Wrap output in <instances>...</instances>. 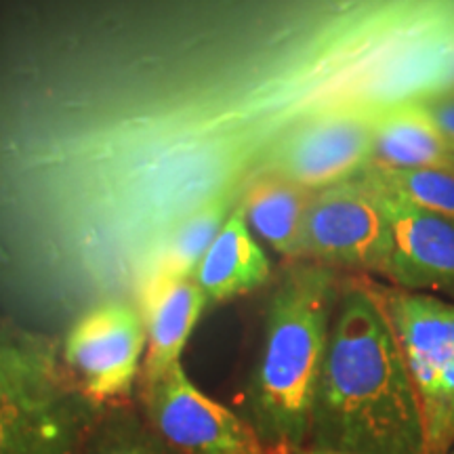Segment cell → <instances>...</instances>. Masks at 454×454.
Here are the masks:
<instances>
[{
  "instance_id": "52a82bcc",
  "label": "cell",
  "mask_w": 454,
  "mask_h": 454,
  "mask_svg": "<svg viewBox=\"0 0 454 454\" xmlns=\"http://www.w3.org/2000/svg\"><path fill=\"white\" fill-rule=\"evenodd\" d=\"M145 345L141 311L107 301L74 322L64 343V360L76 374L82 395L93 404H106L130 394Z\"/></svg>"
},
{
  "instance_id": "30bf717a",
  "label": "cell",
  "mask_w": 454,
  "mask_h": 454,
  "mask_svg": "<svg viewBox=\"0 0 454 454\" xmlns=\"http://www.w3.org/2000/svg\"><path fill=\"white\" fill-rule=\"evenodd\" d=\"M208 299L194 278L152 271L141 291V317L145 326V383L156 381L181 364L187 340L200 320Z\"/></svg>"
},
{
  "instance_id": "e0dca14e",
  "label": "cell",
  "mask_w": 454,
  "mask_h": 454,
  "mask_svg": "<svg viewBox=\"0 0 454 454\" xmlns=\"http://www.w3.org/2000/svg\"><path fill=\"white\" fill-rule=\"evenodd\" d=\"M82 431V417L76 404L64 402L41 425L30 442L21 448L20 454H72L76 450L78 438Z\"/></svg>"
},
{
  "instance_id": "277c9868",
  "label": "cell",
  "mask_w": 454,
  "mask_h": 454,
  "mask_svg": "<svg viewBox=\"0 0 454 454\" xmlns=\"http://www.w3.org/2000/svg\"><path fill=\"white\" fill-rule=\"evenodd\" d=\"M394 236L377 194L362 177L316 192L303 230V259L387 276Z\"/></svg>"
},
{
  "instance_id": "5bb4252c",
  "label": "cell",
  "mask_w": 454,
  "mask_h": 454,
  "mask_svg": "<svg viewBox=\"0 0 454 454\" xmlns=\"http://www.w3.org/2000/svg\"><path fill=\"white\" fill-rule=\"evenodd\" d=\"M234 207L236 204H231V198L219 196L207 200L194 213L187 215L168 234L152 271L179 278L194 276L198 263L211 248L215 238L219 236L221 227L225 225Z\"/></svg>"
},
{
  "instance_id": "6da1fadb",
  "label": "cell",
  "mask_w": 454,
  "mask_h": 454,
  "mask_svg": "<svg viewBox=\"0 0 454 454\" xmlns=\"http://www.w3.org/2000/svg\"><path fill=\"white\" fill-rule=\"evenodd\" d=\"M309 450L427 454L421 406L387 314L371 284L339 294Z\"/></svg>"
},
{
  "instance_id": "8fae6325",
  "label": "cell",
  "mask_w": 454,
  "mask_h": 454,
  "mask_svg": "<svg viewBox=\"0 0 454 454\" xmlns=\"http://www.w3.org/2000/svg\"><path fill=\"white\" fill-rule=\"evenodd\" d=\"M271 276V263L242 208L234 207L219 236L194 271V280L213 303H223L263 286Z\"/></svg>"
},
{
  "instance_id": "ba28073f",
  "label": "cell",
  "mask_w": 454,
  "mask_h": 454,
  "mask_svg": "<svg viewBox=\"0 0 454 454\" xmlns=\"http://www.w3.org/2000/svg\"><path fill=\"white\" fill-rule=\"evenodd\" d=\"M362 179L377 194L394 236V253L385 278L402 291L454 294V221L425 211L366 177Z\"/></svg>"
},
{
  "instance_id": "8992f818",
  "label": "cell",
  "mask_w": 454,
  "mask_h": 454,
  "mask_svg": "<svg viewBox=\"0 0 454 454\" xmlns=\"http://www.w3.org/2000/svg\"><path fill=\"white\" fill-rule=\"evenodd\" d=\"M145 411L150 427L181 454H271L251 421L198 389L181 364L145 383Z\"/></svg>"
},
{
  "instance_id": "3957f363",
  "label": "cell",
  "mask_w": 454,
  "mask_h": 454,
  "mask_svg": "<svg viewBox=\"0 0 454 454\" xmlns=\"http://www.w3.org/2000/svg\"><path fill=\"white\" fill-rule=\"evenodd\" d=\"M404 356L421 406L427 454L454 446V301L372 286Z\"/></svg>"
},
{
  "instance_id": "7c38bea8",
  "label": "cell",
  "mask_w": 454,
  "mask_h": 454,
  "mask_svg": "<svg viewBox=\"0 0 454 454\" xmlns=\"http://www.w3.org/2000/svg\"><path fill=\"white\" fill-rule=\"evenodd\" d=\"M316 192L282 175L261 170L244 190L242 208L251 230L278 254L303 259V230Z\"/></svg>"
},
{
  "instance_id": "9c48e42d",
  "label": "cell",
  "mask_w": 454,
  "mask_h": 454,
  "mask_svg": "<svg viewBox=\"0 0 454 454\" xmlns=\"http://www.w3.org/2000/svg\"><path fill=\"white\" fill-rule=\"evenodd\" d=\"M64 402L53 349L0 337V454H20Z\"/></svg>"
},
{
  "instance_id": "4fadbf2b",
  "label": "cell",
  "mask_w": 454,
  "mask_h": 454,
  "mask_svg": "<svg viewBox=\"0 0 454 454\" xmlns=\"http://www.w3.org/2000/svg\"><path fill=\"white\" fill-rule=\"evenodd\" d=\"M371 164L383 168H454V152L423 101L379 112Z\"/></svg>"
},
{
  "instance_id": "7a4b0ae2",
  "label": "cell",
  "mask_w": 454,
  "mask_h": 454,
  "mask_svg": "<svg viewBox=\"0 0 454 454\" xmlns=\"http://www.w3.org/2000/svg\"><path fill=\"white\" fill-rule=\"evenodd\" d=\"M339 294L320 263L294 265L271 294L248 387L251 425L271 454H299L309 440Z\"/></svg>"
},
{
  "instance_id": "9a60e30c",
  "label": "cell",
  "mask_w": 454,
  "mask_h": 454,
  "mask_svg": "<svg viewBox=\"0 0 454 454\" xmlns=\"http://www.w3.org/2000/svg\"><path fill=\"white\" fill-rule=\"evenodd\" d=\"M360 175L425 211L454 221V168L397 170L368 164Z\"/></svg>"
},
{
  "instance_id": "d6986e66",
  "label": "cell",
  "mask_w": 454,
  "mask_h": 454,
  "mask_svg": "<svg viewBox=\"0 0 454 454\" xmlns=\"http://www.w3.org/2000/svg\"><path fill=\"white\" fill-rule=\"evenodd\" d=\"M305 454H339V452H314V450H309V452H305Z\"/></svg>"
},
{
  "instance_id": "ffe728a7",
  "label": "cell",
  "mask_w": 454,
  "mask_h": 454,
  "mask_svg": "<svg viewBox=\"0 0 454 454\" xmlns=\"http://www.w3.org/2000/svg\"><path fill=\"white\" fill-rule=\"evenodd\" d=\"M448 454H454V446H452V450H450V452H448Z\"/></svg>"
},
{
  "instance_id": "5b68a950",
  "label": "cell",
  "mask_w": 454,
  "mask_h": 454,
  "mask_svg": "<svg viewBox=\"0 0 454 454\" xmlns=\"http://www.w3.org/2000/svg\"><path fill=\"white\" fill-rule=\"evenodd\" d=\"M379 112L337 110L288 129L265 158L263 170L320 192L354 179L371 164Z\"/></svg>"
},
{
  "instance_id": "ac0fdd59",
  "label": "cell",
  "mask_w": 454,
  "mask_h": 454,
  "mask_svg": "<svg viewBox=\"0 0 454 454\" xmlns=\"http://www.w3.org/2000/svg\"><path fill=\"white\" fill-rule=\"evenodd\" d=\"M423 106L427 107L429 116L434 118L442 137L446 139V144L450 145V150L454 152V95L442 93L438 98L423 101Z\"/></svg>"
},
{
  "instance_id": "2e32d148",
  "label": "cell",
  "mask_w": 454,
  "mask_h": 454,
  "mask_svg": "<svg viewBox=\"0 0 454 454\" xmlns=\"http://www.w3.org/2000/svg\"><path fill=\"white\" fill-rule=\"evenodd\" d=\"M168 446L150 423L133 414H122L107 421L95 438L89 454H167Z\"/></svg>"
}]
</instances>
